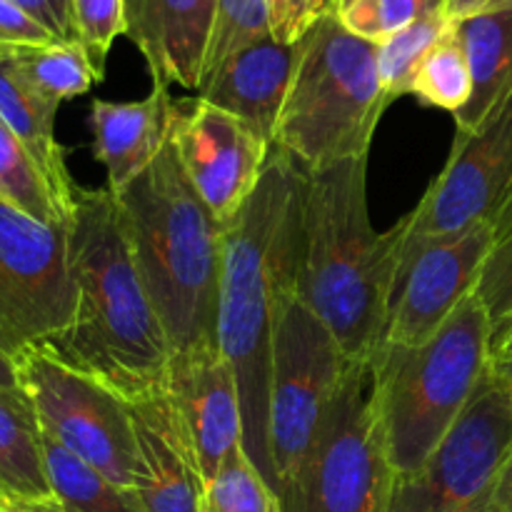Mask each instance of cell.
<instances>
[{"mask_svg": "<svg viewBox=\"0 0 512 512\" xmlns=\"http://www.w3.org/2000/svg\"><path fill=\"white\" fill-rule=\"evenodd\" d=\"M330 5H333V0H330ZM328 10H330V8H328Z\"/></svg>", "mask_w": 512, "mask_h": 512, "instance_id": "f6af8a7d", "label": "cell"}, {"mask_svg": "<svg viewBox=\"0 0 512 512\" xmlns=\"http://www.w3.org/2000/svg\"><path fill=\"white\" fill-rule=\"evenodd\" d=\"M0 488L25 498H53L45 475L43 430L20 388H0Z\"/></svg>", "mask_w": 512, "mask_h": 512, "instance_id": "7402d4cb", "label": "cell"}, {"mask_svg": "<svg viewBox=\"0 0 512 512\" xmlns=\"http://www.w3.org/2000/svg\"><path fill=\"white\" fill-rule=\"evenodd\" d=\"M0 512H73L55 498H25V495L0 493Z\"/></svg>", "mask_w": 512, "mask_h": 512, "instance_id": "8d00e7d4", "label": "cell"}, {"mask_svg": "<svg viewBox=\"0 0 512 512\" xmlns=\"http://www.w3.org/2000/svg\"><path fill=\"white\" fill-rule=\"evenodd\" d=\"M10 58L25 83L55 105L85 95L95 83L103 80L100 68L78 40L10 48Z\"/></svg>", "mask_w": 512, "mask_h": 512, "instance_id": "cb8c5ba5", "label": "cell"}, {"mask_svg": "<svg viewBox=\"0 0 512 512\" xmlns=\"http://www.w3.org/2000/svg\"><path fill=\"white\" fill-rule=\"evenodd\" d=\"M450 25L453 23L445 18L443 10H433V13H423L413 25L378 45L380 80H383V90L390 103L410 95V83H413L420 60L443 38Z\"/></svg>", "mask_w": 512, "mask_h": 512, "instance_id": "4316f807", "label": "cell"}, {"mask_svg": "<svg viewBox=\"0 0 512 512\" xmlns=\"http://www.w3.org/2000/svg\"><path fill=\"white\" fill-rule=\"evenodd\" d=\"M305 173L270 150L258 188L223 235L218 345L233 365L243 400V450L275 490L268 453L273 335L285 303L298 295Z\"/></svg>", "mask_w": 512, "mask_h": 512, "instance_id": "6da1fadb", "label": "cell"}, {"mask_svg": "<svg viewBox=\"0 0 512 512\" xmlns=\"http://www.w3.org/2000/svg\"><path fill=\"white\" fill-rule=\"evenodd\" d=\"M113 195L170 350L218 345L225 230L185 178L173 143Z\"/></svg>", "mask_w": 512, "mask_h": 512, "instance_id": "277c9868", "label": "cell"}, {"mask_svg": "<svg viewBox=\"0 0 512 512\" xmlns=\"http://www.w3.org/2000/svg\"><path fill=\"white\" fill-rule=\"evenodd\" d=\"M18 5L20 10L30 15L35 23L43 25L55 40L63 43H73L78 40V30H75L73 20V3L70 0H10Z\"/></svg>", "mask_w": 512, "mask_h": 512, "instance_id": "e575fe53", "label": "cell"}, {"mask_svg": "<svg viewBox=\"0 0 512 512\" xmlns=\"http://www.w3.org/2000/svg\"><path fill=\"white\" fill-rule=\"evenodd\" d=\"M493 248V223L420 248L398 275L383 345L415 348L433 338L478 290Z\"/></svg>", "mask_w": 512, "mask_h": 512, "instance_id": "5bb4252c", "label": "cell"}, {"mask_svg": "<svg viewBox=\"0 0 512 512\" xmlns=\"http://www.w3.org/2000/svg\"><path fill=\"white\" fill-rule=\"evenodd\" d=\"M270 35L268 0H215L213 28L205 50L200 85L245 45ZM198 85V88H200Z\"/></svg>", "mask_w": 512, "mask_h": 512, "instance_id": "83f0119b", "label": "cell"}, {"mask_svg": "<svg viewBox=\"0 0 512 512\" xmlns=\"http://www.w3.org/2000/svg\"><path fill=\"white\" fill-rule=\"evenodd\" d=\"M298 63V43L285 45L273 35L230 55L198 88V98L253 125L273 145L275 125L288 98Z\"/></svg>", "mask_w": 512, "mask_h": 512, "instance_id": "d6986e66", "label": "cell"}, {"mask_svg": "<svg viewBox=\"0 0 512 512\" xmlns=\"http://www.w3.org/2000/svg\"><path fill=\"white\" fill-rule=\"evenodd\" d=\"M512 455V393L495 368L413 475L393 480L388 512H490Z\"/></svg>", "mask_w": 512, "mask_h": 512, "instance_id": "30bf717a", "label": "cell"}, {"mask_svg": "<svg viewBox=\"0 0 512 512\" xmlns=\"http://www.w3.org/2000/svg\"><path fill=\"white\" fill-rule=\"evenodd\" d=\"M43 460L50 493L73 512H143L138 493L120 488L100 470L85 463L43 433Z\"/></svg>", "mask_w": 512, "mask_h": 512, "instance_id": "603a6c76", "label": "cell"}, {"mask_svg": "<svg viewBox=\"0 0 512 512\" xmlns=\"http://www.w3.org/2000/svg\"><path fill=\"white\" fill-rule=\"evenodd\" d=\"M490 512H512V455L508 465H505L503 475H500L498 480V488H495Z\"/></svg>", "mask_w": 512, "mask_h": 512, "instance_id": "74e56055", "label": "cell"}, {"mask_svg": "<svg viewBox=\"0 0 512 512\" xmlns=\"http://www.w3.org/2000/svg\"><path fill=\"white\" fill-rule=\"evenodd\" d=\"M0 493H5V490H3V488H0Z\"/></svg>", "mask_w": 512, "mask_h": 512, "instance_id": "ee69618b", "label": "cell"}, {"mask_svg": "<svg viewBox=\"0 0 512 512\" xmlns=\"http://www.w3.org/2000/svg\"><path fill=\"white\" fill-rule=\"evenodd\" d=\"M15 368L40 430L120 488L135 490L138 443L128 398L43 345L20 353Z\"/></svg>", "mask_w": 512, "mask_h": 512, "instance_id": "9c48e42d", "label": "cell"}, {"mask_svg": "<svg viewBox=\"0 0 512 512\" xmlns=\"http://www.w3.org/2000/svg\"><path fill=\"white\" fill-rule=\"evenodd\" d=\"M55 115H58V105L30 88L13 65L10 48L3 50L0 53V120L25 145L30 158L43 173L55 203L60 205L68 220L75 183L65 165L63 145L55 138Z\"/></svg>", "mask_w": 512, "mask_h": 512, "instance_id": "ffe728a7", "label": "cell"}, {"mask_svg": "<svg viewBox=\"0 0 512 512\" xmlns=\"http://www.w3.org/2000/svg\"><path fill=\"white\" fill-rule=\"evenodd\" d=\"M215 0H125L128 38L143 53L153 85L198 93Z\"/></svg>", "mask_w": 512, "mask_h": 512, "instance_id": "e0dca14e", "label": "cell"}, {"mask_svg": "<svg viewBox=\"0 0 512 512\" xmlns=\"http://www.w3.org/2000/svg\"><path fill=\"white\" fill-rule=\"evenodd\" d=\"M78 43L88 50L100 73L118 35L128 33L125 0H70Z\"/></svg>", "mask_w": 512, "mask_h": 512, "instance_id": "1f68e13d", "label": "cell"}, {"mask_svg": "<svg viewBox=\"0 0 512 512\" xmlns=\"http://www.w3.org/2000/svg\"><path fill=\"white\" fill-rule=\"evenodd\" d=\"M398 260L400 223L385 233L370 223L368 158L308 173L298 298L328 325L353 363H370L383 348Z\"/></svg>", "mask_w": 512, "mask_h": 512, "instance_id": "3957f363", "label": "cell"}, {"mask_svg": "<svg viewBox=\"0 0 512 512\" xmlns=\"http://www.w3.org/2000/svg\"><path fill=\"white\" fill-rule=\"evenodd\" d=\"M395 473L375 405L373 365L353 363L280 495L283 512H388Z\"/></svg>", "mask_w": 512, "mask_h": 512, "instance_id": "52a82bcc", "label": "cell"}, {"mask_svg": "<svg viewBox=\"0 0 512 512\" xmlns=\"http://www.w3.org/2000/svg\"><path fill=\"white\" fill-rule=\"evenodd\" d=\"M373 388L395 478L413 475L443 443L493 368V323L478 293L415 348L383 345Z\"/></svg>", "mask_w": 512, "mask_h": 512, "instance_id": "5b68a950", "label": "cell"}, {"mask_svg": "<svg viewBox=\"0 0 512 512\" xmlns=\"http://www.w3.org/2000/svg\"><path fill=\"white\" fill-rule=\"evenodd\" d=\"M73 313L68 223H40L0 195V348L15 360L50 345Z\"/></svg>", "mask_w": 512, "mask_h": 512, "instance_id": "8fae6325", "label": "cell"}, {"mask_svg": "<svg viewBox=\"0 0 512 512\" xmlns=\"http://www.w3.org/2000/svg\"><path fill=\"white\" fill-rule=\"evenodd\" d=\"M0 388H20L15 360L0 348Z\"/></svg>", "mask_w": 512, "mask_h": 512, "instance_id": "f35d334b", "label": "cell"}, {"mask_svg": "<svg viewBox=\"0 0 512 512\" xmlns=\"http://www.w3.org/2000/svg\"><path fill=\"white\" fill-rule=\"evenodd\" d=\"M128 403L138 443L135 493L143 512H203L205 475L165 383Z\"/></svg>", "mask_w": 512, "mask_h": 512, "instance_id": "2e32d148", "label": "cell"}, {"mask_svg": "<svg viewBox=\"0 0 512 512\" xmlns=\"http://www.w3.org/2000/svg\"><path fill=\"white\" fill-rule=\"evenodd\" d=\"M0 43L5 48L55 43L53 35L10 0H0Z\"/></svg>", "mask_w": 512, "mask_h": 512, "instance_id": "836d02e7", "label": "cell"}, {"mask_svg": "<svg viewBox=\"0 0 512 512\" xmlns=\"http://www.w3.org/2000/svg\"><path fill=\"white\" fill-rule=\"evenodd\" d=\"M170 143L188 183L223 230L255 193L273 150L253 125L200 98L178 110Z\"/></svg>", "mask_w": 512, "mask_h": 512, "instance_id": "4fadbf2b", "label": "cell"}, {"mask_svg": "<svg viewBox=\"0 0 512 512\" xmlns=\"http://www.w3.org/2000/svg\"><path fill=\"white\" fill-rule=\"evenodd\" d=\"M475 293L488 310L495 338L512 320V195L493 220V248Z\"/></svg>", "mask_w": 512, "mask_h": 512, "instance_id": "4dcf8cb0", "label": "cell"}, {"mask_svg": "<svg viewBox=\"0 0 512 512\" xmlns=\"http://www.w3.org/2000/svg\"><path fill=\"white\" fill-rule=\"evenodd\" d=\"M178 110L163 85H153L148 98L130 103L93 100L88 118L93 153L108 173L110 193L133 183L168 148Z\"/></svg>", "mask_w": 512, "mask_h": 512, "instance_id": "ac0fdd59", "label": "cell"}, {"mask_svg": "<svg viewBox=\"0 0 512 512\" xmlns=\"http://www.w3.org/2000/svg\"><path fill=\"white\" fill-rule=\"evenodd\" d=\"M512 195V93L475 130H458L445 168L423 200L400 220L403 265L425 245L458 238L480 223H493Z\"/></svg>", "mask_w": 512, "mask_h": 512, "instance_id": "7c38bea8", "label": "cell"}, {"mask_svg": "<svg viewBox=\"0 0 512 512\" xmlns=\"http://www.w3.org/2000/svg\"><path fill=\"white\" fill-rule=\"evenodd\" d=\"M503 10H512V0H445L443 3V13L450 23L478 18V15L503 13Z\"/></svg>", "mask_w": 512, "mask_h": 512, "instance_id": "d590c367", "label": "cell"}, {"mask_svg": "<svg viewBox=\"0 0 512 512\" xmlns=\"http://www.w3.org/2000/svg\"><path fill=\"white\" fill-rule=\"evenodd\" d=\"M3 50H8V48H5V45H3V43H0V53H3Z\"/></svg>", "mask_w": 512, "mask_h": 512, "instance_id": "7bdbcfd3", "label": "cell"}, {"mask_svg": "<svg viewBox=\"0 0 512 512\" xmlns=\"http://www.w3.org/2000/svg\"><path fill=\"white\" fill-rule=\"evenodd\" d=\"M445 0H423L425 5V13H433V10H443Z\"/></svg>", "mask_w": 512, "mask_h": 512, "instance_id": "b9f144b4", "label": "cell"}, {"mask_svg": "<svg viewBox=\"0 0 512 512\" xmlns=\"http://www.w3.org/2000/svg\"><path fill=\"white\" fill-rule=\"evenodd\" d=\"M330 8V0H268L270 35L295 45Z\"/></svg>", "mask_w": 512, "mask_h": 512, "instance_id": "d6a6232c", "label": "cell"}, {"mask_svg": "<svg viewBox=\"0 0 512 512\" xmlns=\"http://www.w3.org/2000/svg\"><path fill=\"white\" fill-rule=\"evenodd\" d=\"M410 95H415L420 103L448 110L453 115H458L468 105L473 95V78H470L468 55L460 43L455 23L420 60L413 83H410Z\"/></svg>", "mask_w": 512, "mask_h": 512, "instance_id": "d4e9b609", "label": "cell"}, {"mask_svg": "<svg viewBox=\"0 0 512 512\" xmlns=\"http://www.w3.org/2000/svg\"><path fill=\"white\" fill-rule=\"evenodd\" d=\"M203 512H283L275 490L260 470L250 463L245 450H238L223 468L205 480Z\"/></svg>", "mask_w": 512, "mask_h": 512, "instance_id": "f1b7e54d", "label": "cell"}, {"mask_svg": "<svg viewBox=\"0 0 512 512\" xmlns=\"http://www.w3.org/2000/svg\"><path fill=\"white\" fill-rule=\"evenodd\" d=\"M348 33L383 45L425 13L423 0H333L328 10Z\"/></svg>", "mask_w": 512, "mask_h": 512, "instance_id": "f546056e", "label": "cell"}, {"mask_svg": "<svg viewBox=\"0 0 512 512\" xmlns=\"http://www.w3.org/2000/svg\"><path fill=\"white\" fill-rule=\"evenodd\" d=\"M512 358V320L493 338V360Z\"/></svg>", "mask_w": 512, "mask_h": 512, "instance_id": "ab89813d", "label": "cell"}, {"mask_svg": "<svg viewBox=\"0 0 512 512\" xmlns=\"http://www.w3.org/2000/svg\"><path fill=\"white\" fill-rule=\"evenodd\" d=\"M455 28L473 78V95L455 115V125L468 133L483 125L512 93V10L460 20Z\"/></svg>", "mask_w": 512, "mask_h": 512, "instance_id": "44dd1931", "label": "cell"}, {"mask_svg": "<svg viewBox=\"0 0 512 512\" xmlns=\"http://www.w3.org/2000/svg\"><path fill=\"white\" fill-rule=\"evenodd\" d=\"M350 365L328 325L293 295L275 325L270 365L268 453L278 500L298 475Z\"/></svg>", "mask_w": 512, "mask_h": 512, "instance_id": "ba28073f", "label": "cell"}, {"mask_svg": "<svg viewBox=\"0 0 512 512\" xmlns=\"http://www.w3.org/2000/svg\"><path fill=\"white\" fill-rule=\"evenodd\" d=\"M493 368L498 373V378L508 385V390L512 393V358L510 360H493Z\"/></svg>", "mask_w": 512, "mask_h": 512, "instance_id": "60d3db41", "label": "cell"}, {"mask_svg": "<svg viewBox=\"0 0 512 512\" xmlns=\"http://www.w3.org/2000/svg\"><path fill=\"white\" fill-rule=\"evenodd\" d=\"M73 323L43 348L125 398L165 383L168 335L138 273L110 188H78L68 215Z\"/></svg>", "mask_w": 512, "mask_h": 512, "instance_id": "7a4b0ae2", "label": "cell"}, {"mask_svg": "<svg viewBox=\"0 0 512 512\" xmlns=\"http://www.w3.org/2000/svg\"><path fill=\"white\" fill-rule=\"evenodd\" d=\"M0 195L40 223H68L35 160L3 120H0Z\"/></svg>", "mask_w": 512, "mask_h": 512, "instance_id": "484cf974", "label": "cell"}, {"mask_svg": "<svg viewBox=\"0 0 512 512\" xmlns=\"http://www.w3.org/2000/svg\"><path fill=\"white\" fill-rule=\"evenodd\" d=\"M165 388L188 428L205 480L243 450V400L233 365L220 345H200L170 355Z\"/></svg>", "mask_w": 512, "mask_h": 512, "instance_id": "9a60e30c", "label": "cell"}, {"mask_svg": "<svg viewBox=\"0 0 512 512\" xmlns=\"http://www.w3.org/2000/svg\"><path fill=\"white\" fill-rule=\"evenodd\" d=\"M388 105L378 45L348 33L325 13L298 40V63L275 125L273 148L308 173L368 158Z\"/></svg>", "mask_w": 512, "mask_h": 512, "instance_id": "8992f818", "label": "cell"}]
</instances>
